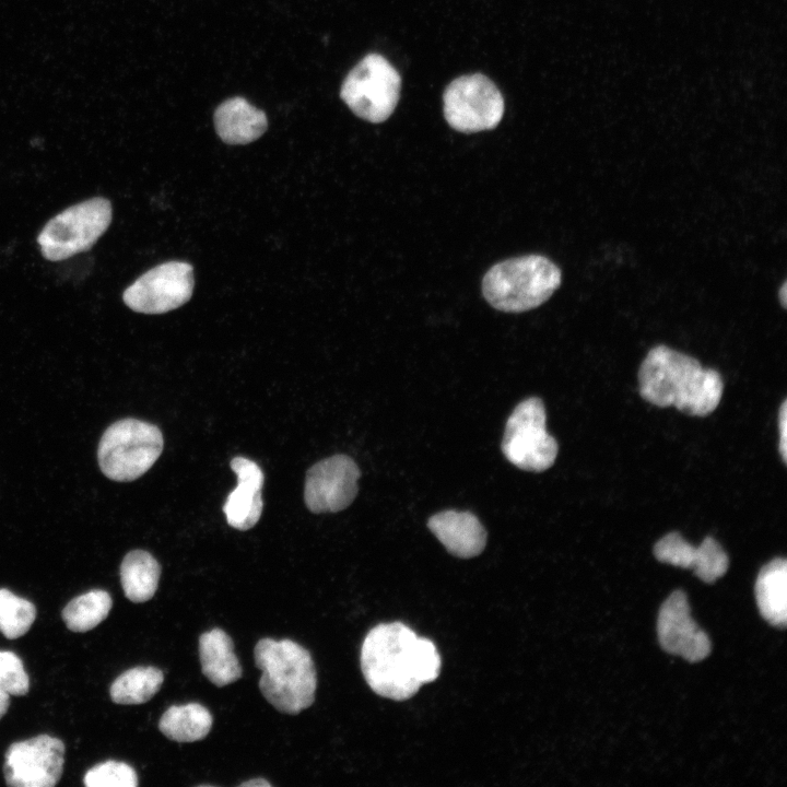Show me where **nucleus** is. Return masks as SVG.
<instances>
[{
	"mask_svg": "<svg viewBox=\"0 0 787 787\" xmlns=\"http://www.w3.org/2000/svg\"><path fill=\"white\" fill-rule=\"evenodd\" d=\"M361 471L346 455H334L312 466L305 479L304 501L315 514L337 513L355 498Z\"/></svg>",
	"mask_w": 787,
	"mask_h": 787,
	"instance_id": "obj_12",
	"label": "nucleus"
},
{
	"mask_svg": "<svg viewBox=\"0 0 787 787\" xmlns=\"http://www.w3.org/2000/svg\"><path fill=\"white\" fill-rule=\"evenodd\" d=\"M218 136L227 144H247L260 138L268 128L265 111L243 97L221 103L214 111Z\"/></svg>",
	"mask_w": 787,
	"mask_h": 787,
	"instance_id": "obj_17",
	"label": "nucleus"
},
{
	"mask_svg": "<svg viewBox=\"0 0 787 787\" xmlns=\"http://www.w3.org/2000/svg\"><path fill=\"white\" fill-rule=\"evenodd\" d=\"M161 565L144 550L126 554L120 564V582L126 597L136 603L150 600L158 585Z\"/></svg>",
	"mask_w": 787,
	"mask_h": 787,
	"instance_id": "obj_20",
	"label": "nucleus"
},
{
	"mask_svg": "<svg viewBox=\"0 0 787 787\" xmlns=\"http://www.w3.org/2000/svg\"><path fill=\"white\" fill-rule=\"evenodd\" d=\"M30 679L21 658L8 650H0V691L14 696L27 694Z\"/></svg>",
	"mask_w": 787,
	"mask_h": 787,
	"instance_id": "obj_26",
	"label": "nucleus"
},
{
	"mask_svg": "<svg viewBox=\"0 0 787 787\" xmlns=\"http://www.w3.org/2000/svg\"><path fill=\"white\" fill-rule=\"evenodd\" d=\"M657 634L665 651L690 662L701 661L710 653L709 637L691 618L688 598L682 590H674L661 604Z\"/></svg>",
	"mask_w": 787,
	"mask_h": 787,
	"instance_id": "obj_13",
	"label": "nucleus"
},
{
	"mask_svg": "<svg viewBox=\"0 0 787 787\" xmlns=\"http://www.w3.org/2000/svg\"><path fill=\"white\" fill-rule=\"evenodd\" d=\"M10 706V695L0 691V719L8 712Z\"/></svg>",
	"mask_w": 787,
	"mask_h": 787,
	"instance_id": "obj_28",
	"label": "nucleus"
},
{
	"mask_svg": "<svg viewBox=\"0 0 787 787\" xmlns=\"http://www.w3.org/2000/svg\"><path fill=\"white\" fill-rule=\"evenodd\" d=\"M638 390L654 406L706 416L718 407L724 383L717 371L704 368L696 359L659 344L649 350L639 366Z\"/></svg>",
	"mask_w": 787,
	"mask_h": 787,
	"instance_id": "obj_2",
	"label": "nucleus"
},
{
	"mask_svg": "<svg viewBox=\"0 0 787 787\" xmlns=\"http://www.w3.org/2000/svg\"><path fill=\"white\" fill-rule=\"evenodd\" d=\"M163 447V434L156 425L137 419H124L113 423L102 435L97 460L108 479L133 481L154 465Z\"/></svg>",
	"mask_w": 787,
	"mask_h": 787,
	"instance_id": "obj_5",
	"label": "nucleus"
},
{
	"mask_svg": "<svg viewBox=\"0 0 787 787\" xmlns=\"http://www.w3.org/2000/svg\"><path fill=\"white\" fill-rule=\"evenodd\" d=\"M659 562L692 568L705 583H714L728 569V555L712 537H705L700 547L690 544L679 532H669L654 547Z\"/></svg>",
	"mask_w": 787,
	"mask_h": 787,
	"instance_id": "obj_14",
	"label": "nucleus"
},
{
	"mask_svg": "<svg viewBox=\"0 0 787 787\" xmlns=\"http://www.w3.org/2000/svg\"><path fill=\"white\" fill-rule=\"evenodd\" d=\"M259 689L279 712L296 715L315 700L316 669L307 649L291 639H260L254 649Z\"/></svg>",
	"mask_w": 787,
	"mask_h": 787,
	"instance_id": "obj_3",
	"label": "nucleus"
},
{
	"mask_svg": "<svg viewBox=\"0 0 787 787\" xmlns=\"http://www.w3.org/2000/svg\"><path fill=\"white\" fill-rule=\"evenodd\" d=\"M192 267L169 261L143 273L122 295L125 304L142 314H163L184 305L192 295Z\"/></svg>",
	"mask_w": 787,
	"mask_h": 787,
	"instance_id": "obj_10",
	"label": "nucleus"
},
{
	"mask_svg": "<svg viewBox=\"0 0 787 787\" xmlns=\"http://www.w3.org/2000/svg\"><path fill=\"white\" fill-rule=\"evenodd\" d=\"M83 783L87 787H136L138 775L127 763L108 760L90 768Z\"/></svg>",
	"mask_w": 787,
	"mask_h": 787,
	"instance_id": "obj_25",
	"label": "nucleus"
},
{
	"mask_svg": "<svg viewBox=\"0 0 787 787\" xmlns=\"http://www.w3.org/2000/svg\"><path fill=\"white\" fill-rule=\"evenodd\" d=\"M401 78L390 62L378 54L366 55L344 79L340 96L360 118L385 121L400 97Z\"/></svg>",
	"mask_w": 787,
	"mask_h": 787,
	"instance_id": "obj_7",
	"label": "nucleus"
},
{
	"mask_svg": "<svg viewBox=\"0 0 787 787\" xmlns=\"http://www.w3.org/2000/svg\"><path fill=\"white\" fill-rule=\"evenodd\" d=\"M231 469L237 477V486L228 494L223 513L231 527L248 530L262 513L263 472L255 461L240 456L231 460Z\"/></svg>",
	"mask_w": 787,
	"mask_h": 787,
	"instance_id": "obj_15",
	"label": "nucleus"
},
{
	"mask_svg": "<svg viewBox=\"0 0 787 787\" xmlns=\"http://www.w3.org/2000/svg\"><path fill=\"white\" fill-rule=\"evenodd\" d=\"M36 619L35 606L5 588L0 589V633L14 639L28 632Z\"/></svg>",
	"mask_w": 787,
	"mask_h": 787,
	"instance_id": "obj_24",
	"label": "nucleus"
},
{
	"mask_svg": "<svg viewBox=\"0 0 787 787\" xmlns=\"http://www.w3.org/2000/svg\"><path fill=\"white\" fill-rule=\"evenodd\" d=\"M443 99L448 125L465 133L494 129L504 114L501 92L480 73L455 79L446 87Z\"/></svg>",
	"mask_w": 787,
	"mask_h": 787,
	"instance_id": "obj_9",
	"label": "nucleus"
},
{
	"mask_svg": "<svg viewBox=\"0 0 787 787\" xmlns=\"http://www.w3.org/2000/svg\"><path fill=\"white\" fill-rule=\"evenodd\" d=\"M64 743L49 735L13 742L4 755L5 784L12 787H52L61 775Z\"/></svg>",
	"mask_w": 787,
	"mask_h": 787,
	"instance_id": "obj_11",
	"label": "nucleus"
},
{
	"mask_svg": "<svg viewBox=\"0 0 787 787\" xmlns=\"http://www.w3.org/2000/svg\"><path fill=\"white\" fill-rule=\"evenodd\" d=\"M242 787H269L271 784L263 778H255L240 784Z\"/></svg>",
	"mask_w": 787,
	"mask_h": 787,
	"instance_id": "obj_29",
	"label": "nucleus"
},
{
	"mask_svg": "<svg viewBox=\"0 0 787 787\" xmlns=\"http://www.w3.org/2000/svg\"><path fill=\"white\" fill-rule=\"evenodd\" d=\"M163 681L164 673L156 667L131 668L122 672L111 683L109 689L110 697L117 704H142L158 692Z\"/></svg>",
	"mask_w": 787,
	"mask_h": 787,
	"instance_id": "obj_22",
	"label": "nucleus"
},
{
	"mask_svg": "<svg viewBox=\"0 0 787 787\" xmlns=\"http://www.w3.org/2000/svg\"><path fill=\"white\" fill-rule=\"evenodd\" d=\"M547 414L543 402L537 397L516 406L505 425L502 451L517 468L541 472L554 463L559 445L547 432Z\"/></svg>",
	"mask_w": 787,
	"mask_h": 787,
	"instance_id": "obj_8",
	"label": "nucleus"
},
{
	"mask_svg": "<svg viewBox=\"0 0 787 787\" xmlns=\"http://www.w3.org/2000/svg\"><path fill=\"white\" fill-rule=\"evenodd\" d=\"M755 598L761 615L772 625L787 622V562L776 557L765 564L755 582Z\"/></svg>",
	"mask_w": 787,
	"mask_h": 787,
	"instance_id": "obj_19",
	"label": "nucleus"
},
{
	"mask_svg": "<svg viewBox=\"0 0 787 787\" xmlns=\"http://www.w3.org/2000/svg\"><path fill=\"white\" fill-rule=\"evenodd\" d=\"M361 669L376 694L404 701L438 678L441 657L432 641L406 624L380 623L363 641Z\"/></svg>",
	"mask_w": 787,
	"mask_h": 787,
	"instance_id": "obj_1",
	"label": "nucleus"
},
{
	"mask_svg": "<svg viewBox=\"0 0 787 787\" xmlns=\"http://www.w3.org/2000/svg\"><path fill=\"white\" fill-rule=\"evenodd\" d=\"M110 595L93 589L73 598L62 610V619L72 632H87L105 620L111 609Z\"/></svg>",
	"mask_w": 787,
	"mask_h": 787,
	"instance_id": "obj_23",
	"label": "nucleus"
},
{
	"mask_svg": "<svg viewBox=\"0 0 787 787\" xmlns=\"http://www.w3.org/2000/svg\"><path fill=\"white\" fill-rule=\"evenodd\" d=\"M199 656L203 674L216 686L237 681L243 673L234 653L232 638L221 629L203 633L199 638Z\"/></svg>",
	"mask_w": 787,
	"mask_h": 787,
	"instance_id": "obj_18",
	"label": "nucleus"
},
{
	"mask_svg": "<svg viewBox=\"0 0 787 787\" xmlns=\"http://www.w3.org/2000/svg\"><path fill=\"white\" fill-rule=\"evenodd\" d=\"M778 450L783 461L787 462V401L784 400L778 412Z\"/></svg>",
	"mask_w": 787,
	"mask_h": 787,
	"instance_id": "obj_27",
	"label": "nucleus"
},
{
	"mask_svg": "<svg viewBox=\"0 0 787 787\" xmlns=\"http://www.w3.org/2000/svg\"><path fill=\"white\" fill-rule=\"evenodd\" d=\"M561 280L560 268L549 258L528 255L494 265L483 278L482 292L495 309L521 313L547 302Z\"/></svg>",
	"mask_w": 787,
	"mask_h": 787,
	"instance_id": "obj_4",
	"label": "nucleus"
},
{
	"mask_svg": "<svg viewBox=\"0 0 787 787\" xmlns=\"http://www.w3.org/2000/svg\"><path fill=\"white\" fill-rule=\"evenodd\" d=\"M212 715L199 703L174 705L158 721L161 732L176 742H193L207 737L212 727Z\"/></svg>",
	"mask_w": 787,
	"mask_h": 787,
	"instance_id": "obj_21",
	"label": "nucleus"
},
{
	"mask_svg": "<svg viewBox=\"0 0 787 787\" xmlns=\"http://www.w3.org/2000/svg\"><path fill=\"white\" fill-rule=\"evenodd\" d=\"M786 291H787V283H786V281H784L780 289L778 290V297H779L780 304L784 308H786V299H787Z\"/></svg>",
	"mask_w": 787,
	"mask_h": 787,
	"instance_id": "obj_30",
	"label": "nucleus"
},
{
	"mask_svg": "<svg viewBox=\"0 0 787 787\" xmlns=\"http://www.w3.org/2000/svg\"><path fill=\"white\" fill-rule=\"evenodd\" d=\"M427 527L446 550L457 557L477 556L486 544V531L470 512L437 513L428 519Z\"/></svg>",
	"mask_w": 787,
	"mask_h": 787,
	"instance_id": "obj_16",
	"label": "nucleus"
},
{
	"mask_svg": "<svg viewBox=\"0 0 787 787\" xmlns=\"http://www.w3.org/2000/svg\"><path fill=\"white\" fill-rule=\"evenodd\" d=\"M111 218V204L102 197L63 210L49 220L37 236L43 257L60 261L89 250L106 232Z\"/></svg>",
	"mask_w": 787,
	"mask_h": 787,
	"instance_id": "obj_6",
	"label": "nucleus"
}]
</instances>
